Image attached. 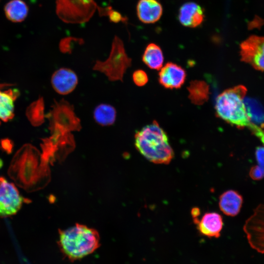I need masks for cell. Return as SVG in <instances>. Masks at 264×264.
<instances>
[{"label":"cell","instance_id":"obj_1","mask_svg":"<svg viewBox=\"0 0 264 264\" xmlns=\"http://www.w3.org/2000/svg\"><path fill=\"white\" fill-rule=\"evenodd\" d=\"M247 89L242 85L228 88L217 98L215 110L217 115L238 128H247L264 145V130L251 122L244 99Z\"/></svg>","mask_w":264,"mask_h":264},{"label":"cell","instance_id":"obj_2","mask_svg":"<svg viewBox=\"0 0 264 264\" xmlns=\"http://www.w3.org/2000/svg\"><path fill=\"white\" fill-rule=\"evenodd\" d=\"M134 144L139 152L154 163L167 164L174 156L167 133L155 121L136 132Z\"/></svg>","mask_w":264,"mask_h":264},{"label":"cell","instance_id":"obj_3","mask_svg":"<svg viewBox=\"0 0 264 264\" xmlns=\"http://www.w3.org/2000/svg\"><path fill=\"white\" fill-rule=\"evenodd\" d=\"M59 238V245L63 254L72 261L90 254L100 245L97 231L80 224L60 230Z\"/></svg>","mask_w":264,"mask_h":264},{"label":"cell","instance_id":"obj_4","mask_svg":"<svg viewBox=\"0 0 264 264\" xmlns=\"http://www.w3.org/2000/svg\"><path fill=\"white\" fill-rule=\"evenodd\" d=\"M131 63L132 60L126 52L122 41L115 36L109 57L105 61L97 60L93 69L103 73L111 81H122Z\"/></svg>","mask_w":264,"mask_h":264},{"label":"cell","instance_id":"obj_5","mask_svg":"<svg viewBox=\"0 0 264 264\" xmlns=\"http://www.w3.org/2000/svg\"><path fill=\"white\" fill-rule=\"evenodd\" d=\"M56 3L58 17L70 23L87 22L97 7L93 0H56Z\"/></svg>","mask_w":264,"mask_h":264},{"label":"cell","instance_id":"obj_6","mask_svg":"<svg viewBox=\"0 0 264 264\" xmlns=\"http://www.w3.org/2000/svg\"><path fill=\"white\" fill-rule=\"evenodd\" d=\"M48 118L51 131L70 132L81 129L80 121L76 116L73 107L64 100L55 102Z\"/></svg>","mask_w":264,"mask_h":264},{"label":"cell","instance_id":"obj_7","mask_svg":"<svg viewBox=\"0 0 264 264\" xmlns=\"http://www.w3.org/2000/svg\"><path fill=\"white\" fill-rule=\"evenodd\" d=\"M243 230L250 247L264 254V200L245 220Z\"/></svg>","mask_w":264,"mask_h":264},{"label":"cell","instance_id":"obj_8","mask_svg":"<svg viewBox=\"0 0 264 264\" xmlns=\"http://www.w3.org/2000/svg\"><path fill=\"white\" fill-rule=\"evenodd\" d=\"M29 201L22 197L16 186L0 177V217L15 215L23 203Z\"/></svg>","mask_w":264,"mask_h":264},{"label":"cell","instance_id":"obj_9","mask_svg":"<svg viewBox=\"0 0 264 264\" xmlns=\"http://www.w3.org/2000/svg\"><path fill=\"white\" fill-rule=\"evenodd\" d=\"M240 49L242 61L264 71V36H250L241 44Z\"/></svg>","mask_w":264,"mask_h":264},{"label":"cell","instance_id":"obj_10","mask_svg":"<svg viewBox=\"0 0 264 264\" xmlns=\"http://www.w3.org/2000/svg\"><path fill=\"white\" fill-rule=\"evenodd\" d=\"M158 76L161 85L166 88L174 89L179 88L183 85L186 73L180 66L168 63L161 68Z\"/></svg>","mask_w":264,"mask_h":264},{"label":"cell","instance_id":"obj_11","mask_svg":"<svg viewBox=\"0 0 264 264\" xmlns=\"http://www.w3.org/2000/svg\"><path fill=\"white\" fill-rule=\"evenodd\" d=\"M51 85L59 94L66 95L76 87L78 80L76 74L68 68H61L55 71L51 77Z\"/></svg>","mask_w":264,"mask_h":264},{"label":"cell","instance_id":"obj_12","mask_svg":"<svg viewBox=\"0 0 264 264\" xmlns=\"http://www.w3.org/2000/svg\"><path fill=\"white\" fill-rule=\"evenodd\" d=\"M199 233L209 238H219L223 227L222 217L216 212L206 213L201 218L193 219Z\"/></svg>","mask_w":264,"mask_h":264},{"label":"cell","instance_id":"obj_13","mask_svg":"<svg viewBox=\"0 0 264 264\" xmlns=\"http://www.w3.org/2000/svg\"><path fill=\"white\" fill-rule=\"evenodd\" d=\"M203 19V9L195 2H186L179 9L178 19L180 23L184 26L196 27L202 22Z\"/></svg>","mask_w":264,"mask_h":264},{"label":"cell","instance_id":"obj_14","mask_svg":"<svg viewBox=\"0 0 264 264\" xmlns=\"http://www.w3.org/2000/svg\"><path fill=\"white\" fill-rule=\"evenodd\" d=\"M162 7L156 0H140L137 5L139 19L145 23L155 22L160 18Z\"/></svg>","mask_w":264,"mask_h":264},{"label":"cell","instance_id":"obj_15","mask_svg":"<svg viewBox=\"0 0 264 264\" xmlns=\"http://www.w3.org/2000/svg\"><path fill=\"white\" fill-rule=\"evenodd\" d=\"M219 203L220 210L225 215L234 217L241 211L243 203V198L237 191L229 190L220 196Z\"/></svg>","mask_w":264,"mask_h":264},{"label":"cell","instance_id":"obj_16","mask_svg":"<svg viewBox=\"0 0 264 264\" xmlns=\"http://www.w3.org/2000/svg\"><path fill=\"white\" fill-rule=\"evenodd\" d=\"M6 18L13 22H21L27 17L29 7L23 0H10L4 7Z\"/></svg>","mask_w":264,"mask_h":264},{"label":"cell","instance_id":"obj_17","mask_svg":"<svg viewBox=\"0 0 264 264\" xmlns=\"http://www.w3.org/2000/svg\"><path fill=\"white\" fill-rule=\"evenodd\" d=\"M18 94L17 90H0V120L6 122L14 117V102Z\"/></svg>","mask_w":264,"mask_h":264},{"label":"cell","instance_id":"obj_18","mask_svg":"<svg viewBox=\"0 0 264 264\" xmlns=\"http://www.w3.org/2000/svg\"><path fill=\"white\" fill-rule=\"evenodd\" d=\"M142 61L151 69H161L163 64L164 57L160 47L154 43L149 44L143 54Z\"/></svg>","mask_w":264,"mask_h":264},{"label":"cell","instance_id":"obj_19","mask_svg":"<svg viewBox=\"0 0 264 264\" xmlns=\"http://www.w3.org/2000/svg\"><path fill=\"white\" fill-rule=\"evenodd\" d=\"M188 90L189 92V97L195 105H201L209 98V86L204 81L195 80L191 82Z\"/></svg>","mask_w":264,"mask_h":264},{"label":"cell","instance_id":"obj_20","mask_svg":"<svg viewBox=\"0 0 264 264\" xmlns=\"http://www.w3.org/2000/svg\"><path fill=\"white\" fill-rule=\"evenodd\" d=\"M116 117L115 109L108 104H101L94 109L93 117L100 125L107 126L114 124Z\"/></svg>","mask_w":264,"mask_h":264},{"label":"cell","instance_id":"obj_21","mask_svg":"<svg viewBox=\"0 0 264 264\" xmlns=\"http://www.w3.org/2000/svg\"><path fill=\"white\" fill-rule=\"evenodd\" d=\"M27 117L34 126L41 125L44 121V104L43 98L33 102L26 110Z\"/></svg>","mask_w":264,"mask_h":264},{"label":"cell","instance_id":"obj_22","mask_svg":"<svg viewBox=\"0 0 264 264\" xmlns=\"http://www.w3.org/2000/svg\"><path fill=\"white\" fill-rule=\"evenodd\" d=\"M132 80L136 86L142 87L145 85L148 82V77L144 70L138 69L133 73Z\"/></svg>","mask_w":264,"mask_h":264},{"label":"cell","instance_id":"obj_23","mask_svg":"<svg viewBox=\"0 0 264 264\" xmlns=\"http://www.w3.org/2000/svg\"><path fill=\"white\" fill-rule=\"evenodd\" d=\"M249 175L254 180H262L264 177V168L259 165H256L250 168Z\"/></svg>","mask_w":264,"mask_h":264},{"label":"cell","instance_id":"obj_24","mask_svg":"<svg viewBox=\"0 0 264 264\" xmlns=\"http://www.w3.org/2000/svg\"><path fill=\"white\" fill-rule=\"evenodd\" d=\"M255 155L258 165L264 168V146L257 147Z\"/></svg>","mask_w":264,"mask_h":264},{"label":"cell","instance_id":"obj_25","mask_svg":"<svg viewBox=\"0 0 264 264\" xmlns=\"http://www.w3.org/2000/svg\"><path fill=\"white\" fill-rule=\"evenodd\" d=\"M1 145L4 149L8 151L11 150L12 148L11 142L8 139H4L1 142Z\"/></svg>","mask_w":264,"mask_h":264},{"label":"cell","instance_id":"obj_26","mask_svg":"<svg viewBox=\"0 0 264 264\" xmlns=\"http://www.w3.org/2000/svg\"><path fill=\"white\" fill-rule=\"evenodd\" d=\"M199 215H200V210L198 208L194 207L192 208L191 210V215L193 219L198 218V217L199 216Z\"/></svg>","mask_w":264,"mask_h":264},{"label":"cell","instance_id":"obj_27","mask_svg":"<svg viewBox=\"0 0 264 264\" xmlns=\"http://www.w3.org/2000/svg\"><path fill=\"white\" fill-rule=\"evenodd\" d=\"M7 86H8V84H0V88H3Z\"/></svg>","mask_w":264,"mask_h":264},{"label":"cell","instance_id":"obj_28","mask_svg":"<svg viewBox=\"0 0 264 264\" xmlns=\"http://www.w3.org/2000/svg\"></svg>","mask_w":264,"mask_h":264}]
</instances>
